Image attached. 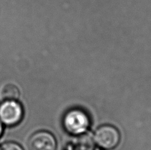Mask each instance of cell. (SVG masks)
<instances>
[{
  "label": "cell",
  "instance_id": "6da1fadb",
  "mask_svg": "<svg viewBox=\"0 0 151 150\" xmlns=\"http://www.w3.org/2000/svg\"><path fill=\"white\" fill-rule=\"evenodd\" d=\"M90 126V119L84 112L79 109L69 111L64 119V126L72 134H80Z\"/></svg>",
  "mask_w": 151,
  "mask_h": 150
},
{
  "label": "cell",
  "instance_id": "7a4b0ae2",
  "mask_svg": "<svg viewBox=\"0 0 151 150\" xmlns=\"http://www.w3.org/2000/svg\"><path fill=\"white\" fill-rule=\"evenodd\" d=\"M23 116L22 106L17 101H4L0 104V121L9 126L19 123Z\"/></svg>",
  "mask_w": 151,
  "mask_h": 150
},
{
  "label": "cell",
  "instance_id": "3957f363",
  "mask_svg": "<svg viewBox=\"0 0 151 150\" xmlns=\"http://www.w3.org/2000/svg\"><path fill=\"white\" fill-rule=\"evenodd\" d=\"M94 140L100 148L111 149L115 148L119 143L120 134L115 127L105 125L97 130Z\"/></svg>",
  "mask_w": 151,
  "mask_h": 150
},
{
  "label": "cell",
  "instance_id": "277c9868",
  "mask_svg": "<svg viewBox=\"0 0 151 150\" xmlns=\"http://www.w3.org/2000/svg\"><path fill=\"white\" fill-rule=\"evenodd\" d=\"M56 141L50 133L40 131L31 136L28 141L29 150H56Z\"/></svg>",
  "mask_w": 151,
  "mask_h": 150
},
{
  "label": "cell",
  "instance_id": "5b68a950",
  "mask_svg": "<svg viewBox=\"0 0 151 150\" xmlns=\"http://www.w3.org/2000/svg\"><path fill=\"white\" fill-rule=\"evenodd\" d=\"M1 94L5 101H17L20 96V91L15 85L7 84L3 87Z\"/></svg>",
  "mask_w": 151,
  "mask_h": 150
},
{
  "label": "cell",
  "instance_id": "8992f818",
  "mask_svg": "<svg viewBox=\"0 0 151 150\" xmlns=\"http://www.w3.org/2000/svg\"><path fill=\"white\" fill-rule=\"evenodd\" d=\"M0 150H24L22 147L15 142H6L0 146Z\"/></svg>",
  "mask_w": 151,
  "mask_h": 150
},
{
  "label": "cell",
  "instance_id": "52a82bcc",
  "mask_svg": "<svg viewBox=\"0 0 151 150\" xmlns=\"http://www.w3.org/2000/svg\"><path fill=\"white\" fill-rule=\"evenodd\" d=\"M2 133H3V126H2L1 122L0 121V137H1Z\"/></svg>",
  "mask_w": 151,
  "mask_h": 150
}]
</instances>
